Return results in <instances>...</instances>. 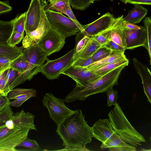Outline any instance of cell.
Segmentation results:
<instances>
[{
    "mask_svg": "<svg viewBox=\"0 0 151 151\" xmlns=\"http://www.w3.org/2000/svg\"><path fill=\"white\" fill-rule=\"evenodd\" d=\"M57 126L56 132L63 141V146L86 145L92 141L91 127L85 120L80 109L74 111Z\"/></svg>",
    "mask_w": 151,
    "mask_h": 151,
    "instance_id": "1",
    "label": "cell"
},
{
    "mask_svg": "<svg viewBox=\"0 0 151 151\" xmlns=\"http://www.w3.org/2000/svg\"><path fill=\"white\" fill-rule=\"evenodd\" d=\"M126 66L123 65L118 68L88 84L76 85L65 97V101L70 103L76 100L84 101L90 96L105 92L110 88L118 84L121 73Z\"/></svg>",
    "mask_w": 151,
    "mask_h": 151,
    "instance_id": "2",
    "label": "cell"
},
{
    "mask_svg": "<svg viewBox=\"0 0 151 151\" xmlns=\"http://www.w3.org/2000/svg\"><path fill=\"white\" fill-rule=\"evenodd\" d=\"M108 115L114 131L124 142L136 147L146 142L129 122L118 103Z\"/></svg>",
    "mask_w": 151,
    "mask_h": 151,
    "instance_id": "3",
    "label": "cell"
},
{
    "mask_svg": "<svg viewBox=\"0 0 151 151\" xmlns=\"http://www.w3.org/2000/svg\"><path fill=\"white\" fill-rule=\"evenodd\" d=\"M42 101L43 106L48 111L50 118L57 125L62 123L74 111L66 107L64 99L55 97L50 92L44 95Z\"/></svg>",
    "mask_w": 151,
    "mask_h": 151,
    "instance_id": "4",
    "label": "cell"
},
{
    "mask_svg": "<svg viewBox=\"0 0 151 151\" xmlns=\"http://www.w3.org/2000/svg\"><path fill=\"white\" fill-rule=\"evenodd\" d=\"M45 12L51 27L65 39L81 31L80 28L72 20L63 14L50 10H45Z\"/></svg>",
    "mask_w": 151,
    "mask_h": 151,
    "instance_id": "5",
    "label": "cell"
},
{
    "mask_svg": "<svg viewBox=\"0 0 151 151\" xmlns=\"http://www.w3.org/2000/svg\"><path fill=\"white\" fill-rule=\"evenodd\" d=\"M74 50V47L63 56L56 60H48L40 67V72L48 79L52 80L58 78L60 74L72 65Z\"/></svg>",
    "mask_w": 151,
    "mask_h": 151,
    "instance_id": "6",
    "label": "cell"
},
{
    "mask_svg": "<svg viewBox=\"0 0 151 151\" xmlns=\"http://www.w3.org/2000/svg\"><path fill=\"white\" fill-rule=\"evenodd\" d=\"M29 131L0 127V151H18L16 147L27 137Z\"/></svg>",
    "mask_w": 151,
    "mask_h": 151,
    "instance_id": "7",
    "label": "cell"
},
{
    "mask_svg": "<svg viewBox=\"0 0 151 151\" xmlns=\"http://www.w3.org/2000/svg\"><path fill=\"white\" fill-rule=\"evenodd\" d=\"M115 20L112 14L106 13L93 22L83 25V29L78 33L76 40L78 41L84 36L91 37L105 31L112 26Z\"/></svg>",
    "mask_w": 151,
    "mask_h": 151,
    "instance_id": "8",
    "label": "cell"
},
{
    "mask_svg": "<svg viewBox=\"0 0 151 151\" xmlns=\"http://www.w3.org/2000/svg\"><path fill=\"white\" fill-rule=\"evenodd\" d=\"M65 39L51 28L37 45L46 52L48 56L60 50L64 45Z\"/></svg>",
    "mask_w": 151,
    "mask_h": 151,
    "instance_id": "9",
    "label": "cell"
},
{
    "mask_svg": "<svg viewBox=\"0 0 151 151\" xmlns=\"http://www.w3.org/2000/svg\"><path fill=\"white\" fill-rule=\"evenodd\" d=\"M47 4L44 5L42 8L41 18L37 28L34 31L26 35L23 39L22 45L24 48L37 44L51 28L44 9Z\"/></svg>",
    "mask_w": 151,
    "mask_h": 151,
    "instance_id": "10",
    "label": "cell"
},
{
    "mask_svg": "<svg viewBox=\"0 0 151 151\" xmlns=\"http://www.w3.org/2000/svg\"><path fill=\"white\" fill-rule=\"evenodd\" d=\"M43 0H31L27 11L25 25L26 35L35 30L41 19L43 6L47 4Z\"/></svg>",
    "mask_w": 151,
    "mask_h": 151,
    "instance_id": "11",
    "label": "cell"
},
{
    "mask_svg": "<svg viewBox=\"0 0 151 151\" xmlns=\"http://www.w3.org/2000/svg\"><path fill=\"white\" fill-rule=\"evenodd\" d=\"M62 74L71 78L76 82L77 86L88 84L103 76L88 70L86 67L72 65L63 72Z\"/></svg>",
    "mask_w": 151,
    "mask_h": 151,
    "instance_id": "12",
    "label": "cell"
},
{
    "mask_svg": "<svg viewBox=\"0 0 151 151\" xmlns=\"http://www.w3.org/2000/svg\"><path fill=\"white\" fill-rule=\"evenodd\" d=\"M140 29L131 30L126 28V49L133 50L140 47L148 48L147 33L144 26H140Z\"/></svg>",
    "mask_w": 151,
    "mask_h": 151,
    "instance_id": "13",
    "label": "cell"
},
{
    "mask_svg": "<svg viewBox=\"0 0 151 151\" xmlns=\"http://www.w3.org/2000/svg\"><path fill=\"white\" fill-rule=\"evenodd\" d=\"M124 22L123 15L115 18L114 24L109 30L108 37L109 40L126 49V28Z\"/></svg>",
    "mask_w": 151,
    "mask_h": 151,
    "instance_id": "14",
    "label": "cell"
},
{
    "mask_svg": "<svg viewBox=\"0 0 151 151\" xmlns=\"http://www.w3.org/2000/svg\"><path fill=\"white\" fill-rule=\"evenodd\" d=\"M93 137L103 143L111 138L115 133L108 119H99L91 127Z\"/></svg>",
    "mask_w": 151,
    "mask_h": 151,
    "instance_id": "15",
    "label": "cell"
},
{
    "mask_svg": "<svg viewBox=\"0 0 151 151\" xmlns=\"http://www.w3.org/2000/svg\"><path fill=\"white\" fill-rule=\"evenodd\" d=\"M22 55L32 65L41 67L46 60H48L46 52L37 44L24 48Z\"/></svg>",
    "mask_w": 151,
    "mask_h": 151,
    "instance_id": "16",
    "label": "cell"
},
{
    "mask_svg": "<svg viewBox=\"0 0 151 151\" xmlns=\"http://www.w3.org/2000/svg\"><path fill=\"white\" fill-rule=\"evenodd\" d=\"M134 66L142 81L144 93L151 104V71L147 67L136 58L132 59Z\"/></svg>",
    "mask_w": 151,
    "mask_h": 151,
    "instance_id": "17",
    "label": "cell"
},
{
    "mask_svg": "<svg viewBox=\"0 0 151 151\" xmlns=\"http://www.w3.org/2000/svg\"><path fill=\"white\" fill-rule=\"evenodd\" d=\"M35 116L29 112H25L22 109L14 114L11 119L14 128L24 130L33 129L37 131L34 124Z\"/></svg>",
    "mask_w": 151,
    "mask_h": 151,
    "instance_id": "18",
    "label": "cell"
},
{
    "mask_svg": "<svg viewBox=\"0 0 151 151\" xmlns=\"http://www.w3.org/2000/svg\"><path fill=\"white\" fill-rule=\"evenodd\" d=\"M37 91L33 89L16 88L11 90L8 93V97L10 101L9 105L10 106L19 107L27 100L33 97L36 96Z\"/></svg>",
    "mask_w": 151,
    "mask_h": 151,
    "instance_id": "19",
    "label": "cell"
},
{
    "mask_svg": "<svg viewBox=\"0 0 151 151\" xmlns=\"http://www.w3.org/2000/svg\"><path fill=\"white\" fill-rule=\"evenodd\" d=\"M101 149L107 148L110 151H136L137 148L124 142L116 133L110 138L102 143Z\"/></svg>",
    "mask_w": 151,
    "mask_h": 151,
    "instance_id": "20",
    "label": "cell"
},
{
    "mask_svg": "<svg viewBox=\"0 0 151 151\" xmlns=\"http://www.w3.org/2000/svg\"><path fill=\"white\" fill-rule=\"evenodd\" d=\"M134 7L128 12L124 20L132 24L139 23L147 14L148 9L139 4H134Z\"/></svg>",
    "mask_w": 151,
    "mask_h": 151,
    "instance_id": "21",
    "label": "cell"
},
{
    "mask_svg": "<svg viewBox=\"0 0 151 151\" xmlns=\"http://www.w3.org/2000/svg\"><path fill=\"white\" fill-rule=\"evenodd\" d=\"M40 71V66L32 65L24 72L19 73L9 86L8 90L9 93L18 85L22 84L27 80L31 79L34 76Z\"/></svg>",
    "mask_w": 151,
    "mask_h": 151,
    "instance_id": "22",
    "label": "cell"
},
{
    "mask_svg": "<svg viewBox=\"0 0 151 151\" xmlns=\"http://www.w3.org/2000/svg\"><path fill=\"white\" fill-rule=\"evenodd\" d=\"M124 52L112 51L111 53L107 57L87 66V70L96 69L119 60L126 58Z\"/></svg>",
    "mask_w": 151,
    "mask_h": 151,
    "instance_id": "23",
    "label": "cell"
},
{
    "mask_svg": "<svg viewBox=\"0 0 151 151\" xmlns=\"http://www.w3.org/2000/svg\"><path fill=\"white\" fill-rule=\"evenodd\" d=\"M129 60L127 58L119 60L100 67L93 70H88L101 76L122 66L128 65Z\"/></svg>",
    "mask_w": 151,
    "mask_h": 151,
    "instance_id": "24",
    "label": "cell"
},
{
    "mask_svg": "<svg viewBox=\"0 0 151 151\" xmlns=\"http://www.w3.org/2000/svg\"><path fill=\"white\" fill-rule=\"evenodd\" d=\"M23 50L21 47H12L7 44H0V56L8 58L11 61L22 55Z\"/></svg>",
    "mask_w": 151,
    "mask_h": 151,
    "instance_id": "25",
    "label": "cell"
},
{
    "mask_svg": "<svg viewBox=\"0 0 151 151\" xmlns=\"http://www.w3.org/2000/svg\"><path fill=\"white\" fill-rule=\"evenodd\" d=\"M13 32V19L0 21V44H7Z\"/></svg>",
    "mask_w": 151,
    "mask_h": 151,
    "instance_id": "26",
    "label": "cell"
},
{
    "mask_svg": "<svg viewBox=\"0 0 151 151\" xmlns=\"http://www.w3.org/2000/svg\"><path fill=\"white\" fill-rule=\"evenodd\" d=\"M101 46L93 39L90 37L87 44L82 51L73 59L78 58L86 59L91 57Z\"/></svg>",
    "mask_w": 151,
    "mask_h": 151,
    "instance_id": "27",
    "label": "cell"
},
{
    "mask_svg": "<svg viewBox=\"0 0 151 151\" xmlns=\"http://www.w3.org/2000/svg\"><path fill=\"white\" fill-rule=\"evenodd\" d=\"M69 0H54L45 7V10H50L64 14L67 8L70 6Z\"/></svg>",
    "mask_w": 151,
    "mask_h": 151,
    "instance_id": "28",
    "label": "cell"
},
{
    "mask_svg": "<svg viewBox=\"0 0 151 151\" xmlns=\"http://www.w3.org/2000/svg\"><path fill=\"white\" fill-rule=\"evenodd\" d=\"M32 66L23 57L22 55L11 62L9 67L15 70L19 73L25 71Z\"/></svg>",
    "mask_w": 151,
    "mask_h": 151,
    "instance_id": "29",
    "label": "cell"
},
{
    "mask_svg": "<svg viewBox=\"0 0 151 151\" xmlns=\"http://www.w3.org/2000/svg\"><path fill=\"white\" fill-rule=\"evenodd\" d=\"M27 11L17 15L13 19V32L24 34Z\"/></svg>",
    "mask_w": 151,
    "mask_h": 151,
    "instance_id": "30",
    "label": "cell"
},
{
    "mask_svg": "<svg viewBox=\"0 0 151 151\" xmlns=\"http://www.w3.org/2000/svg\"><path fill=\"white\" fill-rule=\"evenodd\" d=\"M100 0H69L70 5L75 9L84 10L95 1Z\"/></svg>",
    "mask_w": 151,
    "mask_h": 151,
    "instance_id": "31",
    "label": "cell"
},
{
    "mask_svg": "<svg viewBox=\"0 0 151 151\" xmlns=\"http://www.w3.org/2000/svg\"><path fill=\"white\" fill-rule=\"evenodd\" d=\"M147 35L148 48L147 50L150 58V64L151 66V17H146L143 21Z\"/></svg>",
    "mask_w": 151,
    "mask_h": 151,
    "instance_id": "32",
    "label": "cell"
},
{
    "mask_svg": "<svg viewBox=\"0 0 151 151\" xmlns=\"http://www.w3.org/2000/svg\"><path fill=\"white\" fill-rule=\"evenodd\" d=\"M18 73H19L15 70L10 68H9L6 82L3 93L0 95H8L9 93V87L18 76Z\"/></svg>",
    "mask_w": 151,
    "mask_h": 151,
    "instance_id": "33",
    "label": "cell"
},
{
    "mask_svg": "<svg viewBox=\"0 0 151 151\" xmlns=\"http://www.w3.org/2000/svg\"><path fill=\"white\" fill-rule=\"evenodd\" d=\"M112 52V50L105 47H101L91 56L93 63L107 57Z\"/></svg>",
    "mask_w": 151,
    "mask_h": 151,
    "instance_id": "34",
    "label": "cell"
},
{
    "mask_svg": "<svg viewBox=\"0 0 151 151\" xmlns=\"http://www.w3.org/2000/svg\"><path fill=\"white\" fill-rule=\"evenodd\" d=\"M14 114L9 105L0 111V127L5 125L6 121L11 119Z\"/></svg>",
    "mask_w": 151,
    "mask_h": 151,
    "instance_id": "35",
    "label": "cell"
},
{
    "mask_svg": "<svg viewBox=\"0 0 151 151\" xmlns=\"http://www.w3.org/2000/svg\"><path fill=\"white\" fill-rule=\"evenodd\" d=\"M107 96V105L108 106L112 105L115 106L117 103V100L118 98V92L114 90L113 87H111L105 92Z\"/></svg>",
    "mask_w": 151,
    "mask_h": 151,
    "instance_id": "36",
    "label": "cell"
},
{
    "mask_svg": "<svg viewBox=\"0 0 151 151\" xmlns=\"http://www.w3.org/2000/svg\"><path fill=\"white\" fill-rule=\"evenodd\" d=\"M17 147H22L27 149L28 151H35L39 149V145L35 140L30 139L27 137Z\"/></svg>",
    "mask_w": 151,
    "mask_h": 151,
    "instance_id": "37",
    "label": "cell"
},
{
    "mask_svg": "<svg viewBox=\"0 0 151 151\" xmlns=\"http://www.w3.org/2000/svg\"><path fill=\"white\" fill-rule=\"evenodd\" d=\"M90 37L84 36L78 41L76 42V46L73 56L74 59L83 49L87 44Z\"/></svg>",
    "mask_w": 151,
    "mask_h": 151,
    "instance_id": "38",
    "label": "cell"
},
{
    "mask_svg": "<svg viewBox=\"0 0 151 151\" xmlns=\"http://www.w3.org/2000/svg\"><path fill=\"white\" fill-rule=\"evenodd\" d=\"M110 28L99 34L92 36L90 37L93 39L102 46L109 41H110L108 37V32Z\"/></svg>",
    "mask_w": 151,
    "mask_h": 151,
    "instance_id": "39",
    "label": "cell"
},
{
    "mask_svg": "<svg viewBox=\"0 0 151 151\" xmlns=\"http://www.w3.org/2000/svg\"><path fill=\"white\" fill-rule=\"evenodd\" d=\"M24 34L17 32H13L7 42V44L10 46L14 47L19 44L24 37Z\"/></svg>",
    "mask_w": 151,
    "mask_h": 151,
    "instance_id": "40",
    "label": "cell"
},
{
    "mask_svg": "<svg viewBox=\"0 0 151 151\" xmlns=\"http://www.w3.org/2000/svg\"><path fill=\"white\" fill-rule=\"evenodd\" d=\"M93 63L91 57L86 59L78 58L73 61L71 65L85 68Z\"/></svg>",
    "mask_w": 151,
    "mask_h": 151,
    "instance_id": "41",
    "label": "cell"
},
{
    "mask_svg": "<svg viewBox=\"0 0 151 151\" xmlns=\"http://www.w3.org/2000/svg\"><path fill=\"white\" fill-rule=\"evenodd\" d=\"M112 51L124 52L126 49L122 47L112 41H109L103 46Z\"/></svg>",
    "mask_w": 151,
    "mask_h": 151,
    "instance_id": "42",
    "label": "cell"
},
{
    "mask_svg": "<svg viewBox=\"0 0 151 151\" xmlns=\"http://www.w3.org/2000/svg\"><path fill=\"white\" fill-rule=\"evenodd\" d=\"M9 69L0 73V94L3 93L6 82Z\"/></svg>",
    "mask_w": 151,
    "mask_h": 151,
    "instance_id": "43",
    "label": "cell"
},
{
    "mask_svg": "<svg viewBox=\"0 0 151 151\" xmlns=\"http://www.w3.org/2000/svg\"><path fill=\"white\" fill-rule=\"evenodd\" d=\"M11 62L8 58L3 56H0V73L9 68Z\"/></svg>",
    "mask_w": 151,
    "mask_h": 151,
    "instance_id": "44",
    "label": "cell"
},
{
    "mask_svg": "<svg viewBox=\"0 0 151 151\" xmlns=\"http://www.w3.org/2000/svg\"><path fill=\"white\" fill-rule=\"evenodd\" d=\"M64 14L67 15L68 17L72 20L80 28L81 31L83 29V25L81 24L78 21L73 13L70 6H69L65 12Z\"/></svg>",
    "mask_w": 151,
    "mask_h": 151,
    "instance_id": "45",
    "label": "cell"
},
{
    "mask_svg": "<svg viewBox=\"0 0 151 151\" xmlns=\"http://www.w3.org/2000/svg\"><path fill=\"white\" fill-rule=\"evenodd\" d=\"M120 1L125 4L128 3L133 4H137L140 5H151V0H120Z\"/></svg>",
    "mask_w": 151,
    "mask_h": 151,
    "instance_id": "46",
    "label": "cell"
},
{
    "mask_svg": "<svg viewBox=\"0 0 151 151\" xmlns=\"http://www.w3.org/2000/svg\"><path fill=\"white\" fill-rule=\"evenodd\" d=\"M59 151H90L86 147V145H81L73 146H67Z\"/></svg>",
    "mask_w": 151,
    "mask_h": 151,
    "instance_id": "47",
    "label": "cell"
},
{
    "mask_svg": "<svg viewBox=\"0 0 151 151\" xmlns=\"http://www.w3.org/2000/svg\"><path fill=\"white\" fill-rule=\"evenodd\" d=\"M12 7L10 5L9 1H0V14H1L10 11Z\"/></svg>",
    "mask_w": 151,
    "mask_h": 151,
    "instance_id": "48",
    "label": "cell"
},
{
    "mask_svg": "<svg viewBox=\"0 0 151 151\" xmlns=\"http://www.w3.org/2000/svg\"><path fill=\"white\" fill-rule=\"evenodd\" d=\"M7 95H0V111L9 105L10 100Z\"/></svg>",
    "mask_w": 151,
    "mask_h": 151,
    "instance_id": "49",
    "label": "cell"
},
{
    "mask_svg": "<svg viewBox=\"0 0 151 151\" xmlns=\"http://www.w3.org/2000/svg\"><path fill=\"white\" fill-rule=\"evenodd\" d=\"M125 27L131 30H137L140 29V26L135 24H132L127 22H124Z\"/></svg>",
    "mask_w": 151,
    "mask_h": 151,
    "instance_id": "50",
    "label": "cell"
},
{
    "mask_svg": "<svg viewBox=\"0 0 151 151\" xmlns=\"http://www.w3.org/2000/svg\"><path fill=\"white\" fill-rule=\"evenodd\" d=\"M5 125L9 129H12L14 128L13 122L11 119L6 121Z\"/></svg>",
    "mask_w": 151,
    "mask_h": 151,
    "instance_id": "51",
    "label": "cell"
},
{
    "mask_svg": "<svg viewBox=\"0 0 151 151\" xmlns=\"http://www.w3.org/2000/svg\"><path fill=\"white\" fill-rule=\"evenodd\" d=\"M54 0H48V1L50 3L52 2Z\"/></svg>",
    "mask_w": 151,
    "mask_h": 151,
    "instance_id": "52",
    "label": "cell"
},
{
    "mask_svg": "<svg viewBox=\"0 0 151 151\" xmlns=\"http://www.w3.org/2000/svg\"><path fill=\"white\" fill-rule=\"evenodd\" d=\"M150 141L151 142V137L150 138Z\"/></svg>",
    "mask_w": 151,
    "mask_h": 151,
    "instance_id": "53",
    "label": "cell"
},
{
    "mask_svg": "<svg viewBox=\"0 0 151 151\" xmlns=\"http://www.w3.org/2000/svg\"><path fill=\"white\" fill-rule=\"evenodd\" d=\"M149 150L151 151V147L150 148V150Z\"/></svg>",
    "mask_w": 151,
    "mask_h": 151,
    "instance_id": "54",
    "label": "cell"
},
{
    "mask_svg": "<svg viewBox=\"0 0 151 151\" xmlns=\"http://www.w3.org/2000/svg\"></svg>",
    "mask_w": 151,
    "mask_h": 151,
    "instance_id": "55",
    "label": "cell"
}]
</instances>
